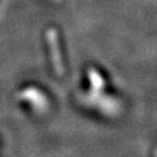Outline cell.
<instances>
[{
	"label": "cell",
	"instance_id": "1",
	"mask_svg": "<svg viewBox=\"0 0 157 157\" xmlns=\"http://www.w3.org/2000/svg\"><path fill=\"white\" fill-rule=\"evenodd\" d=\"M47 41L50 46V52H51V59L53 64V69L58 75H62L64 73V66L62 62V56L59 51V44H58V37L57 32L55 30H48L47 32Z\"/></svg>",
	"mask_w": 157,
	"mask_h": 157
},
{
	"label": "cell",
	"instance_id": "2",
	"mask_svg": "<svg viewBox=\"0 0 157 157\" xmlns=\"http://www.w3.org/2000/svg\"><path fill=\"white\" fill-rule=\"evenodd\" d=\"M20 95H21V98H25L26 100L31 101L32 105H35L36 108H40V109H44L46 103H47L46 98L37 89H33V88H29V89L24 90Z\"/></svg>",
	"mask_w": 157,
	"mask_h": 157
},
{
	"label": "cell",
	"instance_id": "3",
	"mask_svg": "<svg viewBox=\"0 0 157 157\" xmlns=\"http://www.w3.org/2000/svg\"><path fill=\"white\" fill-rule=\"evenodd\" d=\"M88 77H89V81L92 83V87L97 90H100L104 88V79H103V77L95 71V69H89L88 71Z\"/></svg>",
	"mask_w": 157,
	"mask_h": 157
},
{
	"label": "cell",
	"instance_id": "4",
	"mask_svg": "<svg viewBox=\"0 0 157 157\" xmlns=\"http://www.w3.org/2000/svg\"><path fill=\"white\" fill-rule=\"evenodd\" d=\"M156 157H157V150H156Z\"/></svg>",
	"mask_w": 157,
	"mask_h": 157
}]
</instances>
